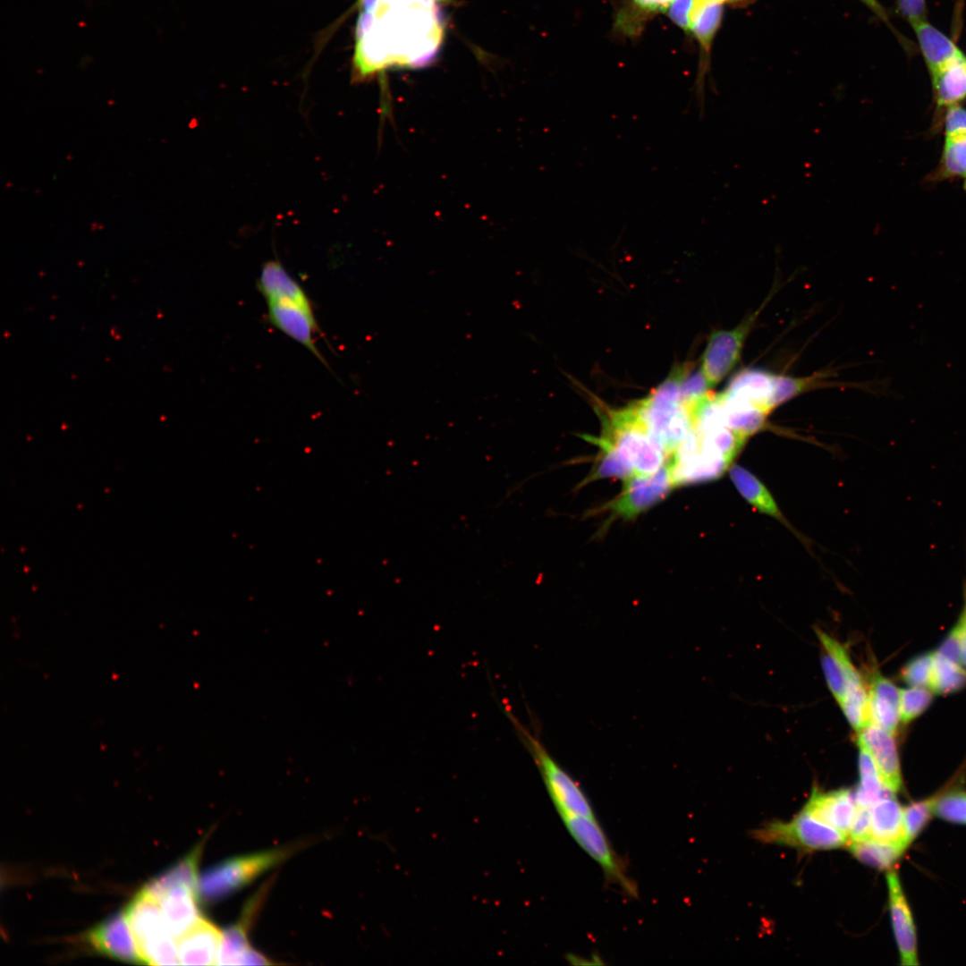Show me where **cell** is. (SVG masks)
<instances>
[{
    "label": "cell",
    "mask_w": 966,
    "mask_h": 966,
    "mask_svg": "<svg viewBox=\"0 0 966 966\" xmlns=\"http://www.w3.org/2000/svg\"><path fill=\"white\" fill-rule=\"evenodd\" d=\"M444 0H359L353 75L366 80L390 67L428 64L442 43Z\"/></svg>",
    "instance_id": "cell-1"
},
{
    "label": "cell",
    "mask_w": 966,
    "mask_h": 966,
    "mask_svg": "<svg viewBox=\"0 0 966 966\" xmlns=\"http://www.w3.org/2000/svg\"><path fill=\"white\" fill-rule=\"evenodd\" d=\"M602 431L597 439L612 445L631 467L634 476H648L665 464L668 455L649 434L639 402L622 409L596 406Z\"/></svg>",
    "instance_id": "cell-2"
},
{
    "label": "cell",
    "mask_w": 966,
    "mask_h": 966,
    "mask_svg": "<svg viewBox=\"0 0 966 966\" xmlns=\"http://www.w3.org/2000/svg\"><path fill=\"white\" fill-rule=\"evenodd\" d=\"M125 917L135 938L141 962L180 964L177 943L170 933L160 902L144 888L128 904Z\"/></svg>",
    "instance_id": "cell-3"
},
{
    "label": "cell",
    "mask_w": 966,
    "mask_h": 966,
    "mask_svg": "<svg viewBox=\"0 0 966 966\" xmlns=\"http://www.w3.org/2000/svg\"><path fill=\"white\" fill-rule=\"evenodd\" d=\"M305 843L229 859L203 873L198 892L206 900L216 901L238 891L300 851Z\"/></svg>",
    "instance_id": "cell-4"
},
{
    "label": "cell",
    "mask_w": 966,
    "mask_h": 966,
    "mask_svg": "<svg viewBox=\"0 0 966 966\" xmlns=\"http://www.w3.org/2000/svg\"><path fill=\"white\" fill-rule=\"evenodd\" d=\"M507 716L538 766L560 817L577 815L596 818L589 800L578 783L555 761L535 734L512 714L507 713Z\"/></svg>",
    "instance_id": "cell-5"
},
{
    "label": "cell",
    "mask_w": 966,
    "mask_h": 966,
    "mask_svg": "<svg viewBox=\"0 0 966 966\" xmlns=\"http://www.w3.org/2000/svg\"><path fill=\"white\" fill-rule=\"evenodd\" d=\"M561 818L576 843L601 867L607 881L618 886L627 895L636 897V884L629 877L625 865L596 818L564 815Z\"/></svg>",
    "instance_id": "cell-6"
},
{
    "label": "cell",
    "mask_w": 966,
    "mask_h": 966,
    "mask_svg": "<svg viewBox=\"0 0 966 966\" xmlns=\"http://www.w3.org/2000/svg\"><path fill=\"white\" fill-rule=\"evenodd\" d=\"M753 836L767 843L786 844L807 850H830L846 844L847 835L803 809L789 822H772Z\"/></svg>",
    "instance_id": "cell-7"
},
{
    "label": "cell",
    "mask_w": 966,
    "mask_h": 966,
    "mask_svg": "<svg viewBox=\"0 0 966 966\" xmlns=\"http://www.w3.org/2000/svg\"><path fill=\"white\" fill-rule=\"evenodd\" d=\"M649 434L670 457L692 427L689 410L680 401L647 396L638 402Z\"/></svg>",
    "instance_id": "cell-8"
},
{
    "label": "cell",
    "mask_w": 966,
    "mask_h": 966,
    "mask_svg": "<svg viewBox=\"0 0 966 966\" xmlns=\"http://www.w3.org/2000/svg\"><path fill=\"white\" fill-rule=\"evenodd\" d=\"M731 462L701 448L691 428L667 462L674 487L719 478Z\"/></svg>",
    "instance_id": "cell-9"
},
{
    "label": "cell",
    "mask_w": 966,
    "mask_h": 966,
    "mask_svg": "<svg viewBox=\"0 0 966 966\" xmlns=\"http://www.w3.org/2000/svg\"><path fill=\"white\" fill-rule=\"evenodd\" d=\"M758 311L732 329L713 331L702 354L700 369L710 386L722 381L740 360Z\"/></svg>",
    "instance_id": "cell-10"
},
{
    "label": "cell",
    "mask_w": 966,
    "mask_h": 966,
    "mask_svg": "<svg viewBox=\"0 0 966 966\" xmlns=\"http://www.w3.org/2000/svg\"><path fill=\"white\" fill-rule=\"evenodd\" d=\"M674 487L666 462L651 475L624 479L622 493L609 508L614 514L631 519L663 500Z\"/></svg>",
    "instance_id": "cell-11"
},
{
    "label": "cell",
    "mask_w": 966,
    "mask_h": 966,
    "mask_svg": "<svg viewBox=\"0 0 966 966\" xmlns=\"http://www.w3.org/2000/svg\"><path fill=\"white\" fill-rule=\"evenodd\" d=\"M824 648L822 667L827 685L838 703L852 692L866 689L845 647L826 632L817 630Z\"/></svg>",
    "instance_id": "cell-12"
},
{
    "label": "cell",
    "mask_w": 966,
    "mask_h": 966,
    "mask_svg": "<svg viewBox=\"0 0 966 966\" xmlns=\"http://www.w3.org/2000/svg\"><path fill=\"white\" fill-rule=\"evenodd\" d=\"M271 881L266 883L245 903L238 920L223 930L217 956V965H242L245 956L254 949L249 941V931L262 908Z\"/></svg>",
    "instance_id": "cell-13"
},
{
    "label": "cell",
    "mask_w": 966,
    "mask_h": 966,
    "mask_svg": "<svg viewBox=\"0 0 966 966\" xmlns=\"http://www.w3.org/2000/svg\"><path fill=\"white\" fill-rule=\"evenodd\" d=\"M886 882L891 921L901 962L904 966L918 965L916 928L911 909L896 872L889 870L886 875Z\"/></svg>",
    "instance_id": "cell-14"
},
{
    "label": "cell",
    "mask_w": 966,
    "mask_h": 966,
    "mask_svg": "<svg viewBox=\"0 0 966 966\" xmlns=\"http://www.w3.org/2000/svg\"><path fill=\"white\" fill-rule=\"evenodd\" d=\"M859 748L871 757L882 783L893 793L902 787L899 757L893 733L875 725L858 731Z\"/></svg>",
    "instance_id": "cell-15"
},
{
    "label": "cell",
    "mask_w": 966,
    "mask_h": 966,
    "mask_svg": "<svg viewBox=\"0 0 966 966\" xmlns=\"http://www.w3.org/2000/svg\"><path fill=\"white\" fill-rule=\"evenodd\" d=\"M94 950L109 957L130 962H141L138 946L123 913L105 919L86 936Z\"/></svg>",
    "instance_id": "cell-16"
},
{
    "label": "cell",
    "mask_w": 966,
    "mask_h": 966,
    "mask_svg": "<svg viewBox=\"0 0 966 966\" xmlns=\"http://www.w3.org/2000/svg\"><path fill=\"white\" fill-rule=\"evenodd\" d=\"M269 322L284 335L308 349L325 366V359L313 338L318 325L312 310L294 303L267 301Z\"/></svg>",
    "instance_id": "cell-17"
},
{
    "label": "cell",
    "mask_w": 966,
    "mask_h": 966,
    "mask_svg": "<svg viewBox=\"0 0 966 966\" xmlns=\"http://www.w3.org/2000/svg\"><path fill=\"white\" fill-rule=\"evenodd\" d=\"M222 936L223 930L209 920L200 918L176 939L180 964H216Z\"/></svg>",
    "instance_id": "cell-18"
},
{
    "label": "cell",
    "mask_w": 966,
    "mask_h": 966,
    "mask_svg": "<svg viewBox=\"0 0 966 966\" xmlns=\"http://www.w3.org/2000/svg\"><path fill=\"white\" fill-rule=\"evenodd\" d=\"M856 809L855 797L850 789L823 792L814 788L803 809L848 836Z\"/></svg>",
    "instance_id": "cell-19"
},
{
    "label": "cell",
    "mask_w": 966,
    "mask_h": 966,
    "mask_svg": "<svg viewBox=\"0 0 966 966\" xmlns=\"http://www.w3.org/2000/svg\"><path fill=\"white\" fill-rule=\"evenodd\" d=\"M197 888L179 885L166 890L158 899L166 926L178 939L201 918L197 906Z\"/></svg>",
    "instance_id": "cell-20"
},
{
    "label": "cell",
    "mask_w": 966,
    "mask_h": 966,
    "mask_svg": "<svg viewBox=\"0 0 966 966\" xmlns=\"http://www.w3.org/2000/svg\"><path fill=\"white\" fill-rule=\"evenodd\" d=\"M257 286L267 301L294 303L313 311L303 288L277 260H270L263 265Z\"/></svg>",
    "instance_id": "cell-21"
},
{
    "label": "cell",
    "mask_w": 966,
    "mask_h": 966,
    "mask_svg": "<svg viewBox=\"0 0 966 966\" xmlns=\"http://www.w3.org/2000/svg\"><path fill=\"white\" fill-rule=\"evenodd\" d=\"M901 690L881 675L872 678L869 688V725L894 733L900 717Z\"/></svg>",
    "instance_id": "cell-22"
},
{
    "label": "cell",
    "mask_w": 966,
    "mask_h": 966,
    "mask_svg": "<svg viewBox=\"0 0 966 966\" xmlns=\"http://www.w3.org/2000/svg\"><path fill=\"white\" fill-rule=\"evenodd\" d=\"M775 375L758 369H744L736 374L722 394L730 398L748 401L772 411Z\"/></svg>",
    "instance_id": "cell-23"
},
{
    "label": "cell",
    "mask_w": 966,
    "mask_h": 966,
    "mask_svg": "<svg viewBox=\"0 0 966 966\" xmlns=\"http://www.w3.org/2000/svg\"><path fill=\"white\" fill-rule=\"evenodd\" d=\"M893 794L881 798L869 808L871 838L908 847L903 808Z\"/></svg>",
    "instance_id": "cell-24"
},
{
    "label": "cell",
    "mask_w": 966,
    "mask_h": 966,
    "mask_svg": "<svg viewBox=\"0 0 966 966\" xmlns=\"http://www.w3.org/2000/svg\"><path fill=\"white\" fill-rule=\"evenodd\" d=\"M931 76L939 106L949 107L966 97V57L962 53L931 72Z\"/></svg>",
    "instance_id": "cell-25"
},
{
    "label": "cell",
    "mask_w": 966,
    "mask_h": 966,
    "mask_svg": "<svg viewBox=\"0 0 966 966\" xmlns=\"http://www.w3.org/2000/svg\"><path fill=\"white\" fill-rule=\"evenodd\" d=\"M723 419L726 427L747 438L765 427L770 413L759 405L748 401L733 399L718 394Z\"/></svg>",
    "instance_id": "cell-26"
},
{
    "label": "cell",
    "mask_w": 966,
    "mask_h": 966,
    "mask_svg": "<svg viewBox=\"0 0 966 966\" xmlns=\"http://www.w3.org/2000/svg\"><path fill=\"white\" fill-rule=\"evenodd\" d=\"M911 26L930 73L962 53L950 38L929 24L927 20Z\"/></svg>",
    "instance_id": "cell-27"
},
{
    "label": "cell",
    "mask_w": 966,
    "mask_h": 966,
    "mask_svg": "<svg viewBox=\"0 0 966 966\" xmlns=\"http://www.w3.org/2000/svg\"><path fill=\"white\" fill-rule=\"evenodd\" d=\"M203 844H198L184 859L150 881L144 889L157 901L168 889L187 885L198 889V866Z\"/></svg>",
    "instance_id": "cell-28"
},
{
    "label": "cell",
    "mask_w": 966,
    "mask_h": 966,
    "mask_svg": "<svg viewBox=\"0 0 966 966\" xmlns=\"http://www.w3.org/2000/svg\"><path fill=\"white\" fill-rule=\"evenodd\" d=\"M730 476L739 493L759 512L783 520V515L772 495L763 483L748 470L734 465Z\"/></svg>",
    "instance_id": "cell-29"
},
{
    "label": "cell",
    "mask_w": 966,
    "mask_h": 966,
    "mask_svg": "<svg viewBox=\"0 0 966 966\" xmlns=\"http://www.w3.org/2000/svg\"><path fill=\"white\" fill-rule=\"evenodd\" d=\"M848 849L864 864L878 869H889L900 859L907 847L870 837L860 841H850Z\"/></svg>",
    "instance_id": "cell-30"
},
{
    "label": "cell",
    "mask_w": 966,
    "mask_h": 966,
    "mask_svg": "<svg viewBox=\"0 0 966 966\" xmlns=\"http://www.w3.org/2000/svg\"><path fill=\"white\" fill-rule=\"evenodd\" d=\"M860 784L854 797L857 806L870 808L881 798L893 793L882 783L878 771L867 751L860 749Z\"/></svg>",
    "instance_id": "cell-31"
},
{
    "label": "cell",
    "mask_w": 966,
    "mask_h": 966,
    "mask_svg": "<svg viewBox=\"0 0 966 966\" xmlns=\"http://www.w3.org/2000/svg\"><path fill=\"white\" fill-rule=\"evenodd\" d=\"M724 7L722 4L703 3L696 0L691 15V30L699 41L702 51L708 54L713 39L720 27Z\"/></svg>",
    "instance_id": "cell-32"
},
{
    "label": "cell",
    "mask_w": 966,
    "mask_h": 966,
    "mask_svg": "<svg viewBox=\"0 0 966 966\" xmlns=\"http://www.w3.org/2000/svg\"><path fill=\"white\" fill-rule=\"evenodd\" d=\"M966 684V669L937 652L933 653V666L928 689L933 693H950Z\"/></svg>",
    "instance_id": "cell-33"
},
{
    "label": "cell",
    "mask_w": 966,
    "mask_h": 966,
    "mask_svg": "<svg viewBox=\"0 0 966 966\" xmlns=\"http://www.w3.org/2000/svg\"><path fill=\"white\" fill-rule=\"evenodd\" d=\"M585 436L586 439L598 445L601 451L594 471L588 478L589 480L604 478H618L624 480L634 476L631 467L612 445L594 436Z\"/></svg>",
    "instance_id": "cell-34"
},
{
    "label": "cell",
    "mask_w": 966,
    "mask_h": 966,
    "mask_svg": "<svg viewBox=\"0 0 966 966\" xmlns=\"http://www.w3.org/2000/svg\"><path fill=\"white\" fill-rule=\"evenodd\" d=\"M936 178L962 179L966 188V136L959 139H945Z\"/></svg>",
    "instance_id": "cell-35"
},
{
    "label": "cell",
    "mask_w": 966,
    "mask_h": 966,
    "mask_svg": "<svg viewBox=\"0 0 966 966\" xmlns=\"http://www.w3.org/2000/svg\"><path fill=\"white\" fill-rule=\"evenodd\" d=\"M819 380L820 378L817 376L808 377L775 376L771 399L772 409L817 386Z\"/></svg>",
    "instance_id": "cell-36"
},
{
    "label": "cell",
    "mask_w": 966,
    "mask_h": 966,
    "mask_svg": "<svg viewBox=\"0 0 966 966\" xmlns=\"http://www.w3.org/2000/svg\"><path fill=\"white\" fill-rule=\"evenodd\" d=\"M933 691L926 687L911 686L901 690L900 717L907 723L922 714L932 700Z\"/></svg>",
    "instance_id": "cell-37"
},
{
    "label": "cell",
    "mask_w": 966,
    "mask_h": 966,
    "mask_svg": "<svg viewBox=\"0 0 966 966\" xmlns=\"http://www.w3.org/2000/svg\"><path fill=\"white\" fill-rule=\"evenodd\" d=\"M934 798L913 802L903 808V821L909 844L918 836L928 822L935 803Z\"/></svg>",
    "instance_id": "cell-38"
},
{
    "label": "cell",
    "mask_w": 966,
    "mask_h": 966,
    "mask_svg": "<svg viewBox=\"0 0 966 966\" xmlns=\"http://www.w3.org/2000/svg\"><path fill=\"white\" fill-rule=\"evenodd\" d=\"M933 814L948 822L966 825V792H952L936 799Z\"/></svg>",
    "instance_id": "cell-39"
},
{
    "label": "cell",
    "mask_w": 966,
    "mask_h": 966,
    "mask_svg": "<svg viewBox=\"0 0 966 966\" xmlns=\"http://www.w3.org/2000/svg\"><path fill=\"white\" fill-rule=\"evenodd\" d=\"M710 385L700 369L687 373L681 386L680 401L689 411L709 391Z\"/></svg>",
    "instance_id": "cell-40"
},
{
    "label": "cell",
    "mask_w": 966,
    "mask_h": 966,
    "mask_svg": "<svg viewBox=\"0 0 966 966\" xmlns=\"http://www.w3.org/2000/svg\"><path fill=\"white\" fill-rule=\"evenodd\" d=\"M933 666V653L911 660L902 669V676L911 686L929 687Z\"/></svg>",
    "instance_id": "cell-41"
},
{
    "label": "cell",
    "mask_w": 966,
    "mask_h": 966,
    "mask_svg": "<svg viewBox=\"0 0 966 966\" xmlns=\"http://www.w3.org/2000/svg\"><path fill=\"white\" fill-rule=\"evenodd\" d=\"M945 139L966 136V109L957 105L948 107L945 119Z\"/></svg>",
    "instance_id": "cell-42"
},
{
    "label": "cell",
    "mask_w": 966,
    "mask_h": 966,
    "mask_svg": "<svg viewBox=\"0 0 966 966\" xmlns=\"http://www.w3.org/2000/svg\"><path fill=\"white\" fill-rule=\"evenodd\" d=\"M695 2L696 0H674L665 12L677 26L690 31Z\"/></svg>",
    "instance_id": "cell-43"
},
{
    "label": "cell",
    "mask_w": 966,
    "mask_h": 966,
    "mask_svg": "<svg viewBox=\"0 0 966 966\" xmlns=\"http://www.w3.org/2000/svg\"><path fill=\"white\" fill-rule=\"evenodd\" d=\"M848 837L850 841H860L871 837L869 808L857 806Z\"/></svg>",
    "instance_id": "cell-44"
},
{
    "label": "cell",
    "mask_w": 966,
    "mask_h": 966,
    "mask_svg": "<svg viewBox=\"0 0 966 966\" xmlns=\"http://www.w3.org/2000/svg\"><path fill=\"white\" fill-rule=\"evenodd\" d=\"M901 14L911 25L926 20L925 0H897Z\"/></svg>",
    "instance_id": "cell-45"
},
{
    "label": "cell",
    "mask_w": 966,
    "mask_h": 966,
    "mask_svg": "<svg viewBox=\"0 0 966 966\" xmlns=\"http://www.w3.org/2000/svg\"><path fill=\"white\" fill-rule=\"evenodd\" d=\"M638 7L648 12H665L674 0H633Z\"/></svg>",
    "instance_id": "cell-46"
},
{
    "label": "cell",
    "mask_w": 966,
    "mask_h": 966,
    "mask_svg": "<svg viewBox=\"0 0 966 966\" xmlns=\"http://www.w3.org/2000/svg\"><path fill=\"white\" fill-rule=\"evenodd\" d=\"M954 629L957 631L961 640V663L962 665L966 669V616L962 613Z\"/></svg>",
    "instance_id": "cell-47"
},
{
    "label": "cell",
    "mask_w": 966,
    "mask_h": 966,
    "mask_svg": "<svg viewBox=\"0 0 966 966\" xmlns=\"http://www.w3.org/2000/svg\"><path fill=\"white\" fill-rule=\"evenodd\" d=\"M871 8L880 18L886 20V14L877 0H860Z\"/></svg>",
    "instance_id": "cell-48"
},
{
    "label": "cell",
    "mask_w": 966,
    "mask_h": 966,
    "mask_svg": "<svg viewBox=\"0 0 966 966\" xmlns=\"http://www.w3.org/2000/svg\"><path fill=\"white\" fill-rule=\"evenodd\" d=\"M703 3H716V4H729L733 5L742 6L750 4L751 0H697Z\"/></svg>",
    "instance_id": "cell-49"
},
{
    "label": "cell",
    "mask_w": 966,
    "mask_h": 966,
    "mask_svg": "<svg viewBox=\"0 0 966 966\" xmlns=\"http://www.w3.org/2000/svg\"><path fill=\"white\" fill-rule=\"evenodd\" d=\"M962 614L966 616V603H965V606H964V609L962 611Z\"/></svg>",
    "instance_id": "cell-50"
}]
</instances>
